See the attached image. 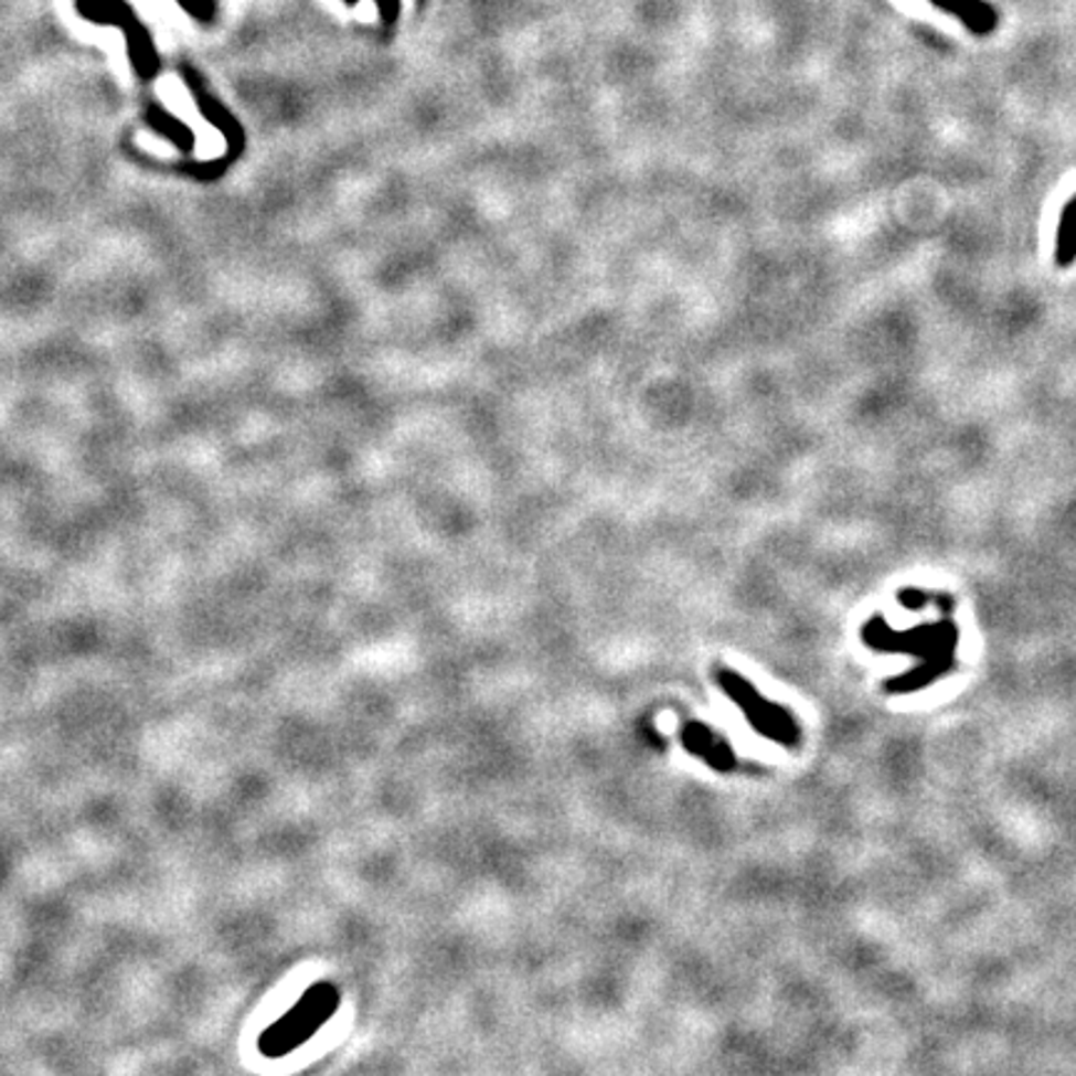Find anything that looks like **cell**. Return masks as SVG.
I'll use <instances>...</instances> for the list:
<instances>
[{
	"mask_svg": "<svg viewBox=\"0 0 1076 1076\" xmlns=\"http://www.w3.org/2000/svg\"><path fill=\"white\" fill-rule=\"evenodd\" d=\"M1054 259L1059 267H1072L1076 262V195L1066 202L1059 215Z\"/></svg>",
	"mask_w": 1076,
	"mask_h": 1076,
	"instance_id": "5",
	"label": "cell"
},
{
	"mask_svg": "<svg viewBox=\"0 0 1076 1076\" xmlns=\"http://www.w3.org/2000/svg\"><path fill=\"white\" fill-rule=\"evenodd\" d=\"M180 3L195 15H205L210 11V0H180Z\"/></svg>",
	"mask_w": 1076,
	"mask_h": 1076,
	"instance_id": "7",
	"label": "cell"
},
{
	"mask_svg": "<svg viewBox=\"0 0 1076 1076\" xmlns=\"http://www.w3.org/2000/svg\"><path fill=\"white\" fill-rule=\"evenodd\" d=\"M75 11L90 23L120 28L125 38H128V51L135 67L142 73L150 71L155 63L150 38L128 0H75Z\"/></svg>",
	"mask_w": 1076,
	"mask_h": 1076,
	"instance_id": "2",
	"label": "cell"
},
{
	"mask_svg": "<svg viewBox=\"0 0 1076 1076\" xmlns=\"http://www.w3.org/2000/svg\"><path fill=\"white\" fill-rule=\"evenodd\" d=\"M942 13L955 15L969 33L992 35L1000 25V13L984 0H929Z\"/></svg>",
	"mask_w": 1076,
	"mask_h": 1076,
	"instance_id": "4",
	"label": "cell"
},
{
	"mask_svg": "<svg viewBox=\"0 0 1076 1076\" xmlns=\"http://www.w3.org/2000/svg\"><path fill=\"white\" fill-rule=\"evenodd\" d=\"M721 683H723L725 691L733 695V701L741 703L745 711L753 715L755 728H760L765 735H770L773 741H782V743L790 741V735L795 733L792 723L788 721V717H780V711H775L773 705L760 701V695H753L750 688L745 685L738 675L723 673Z\"/></svg>",
	"mask_w": 1076,
	"mask_h": 1076,
	"instance_id": "3",
	"label": "cell"
},
{
	"mask_svg": "<svg viewBox=\"0 0 1076 1076\" xmlns=\"http://www.w3.org/2000/svg\"><path fill=\"white\" fill-rule=\"evenodd\" d=\"M339 1004H342V992L334 982L312 984L299 997L292 1010L259 1034V1054L267 1059H283V1056L292 1054L332 1020Z\"/></svg>",
	"mask_w": 1076,
	"mask_h": 1076,
	"instance_id": "1",
	"label": "cell"
},
{
	"mask_svg": "<svg viewBox=\"0 0 1076 1076\" xmlns=\"http://www.w3.org/2000/svg\"><path fill=\"white\" fill-rule=\"evenodd\" d=\"M683 743H685L688 750L695 753V755H701L703 760L715 765V768H725V758H728V750H725L723 745L717 743L711 733H707L705 728H701V725H688V728L683 731Z\"/></svg>",
	"mask_w": 1076,
	"mask_h": 1076,
	"instance_id": "6",
	"label": "cell"
}]
</instances>
